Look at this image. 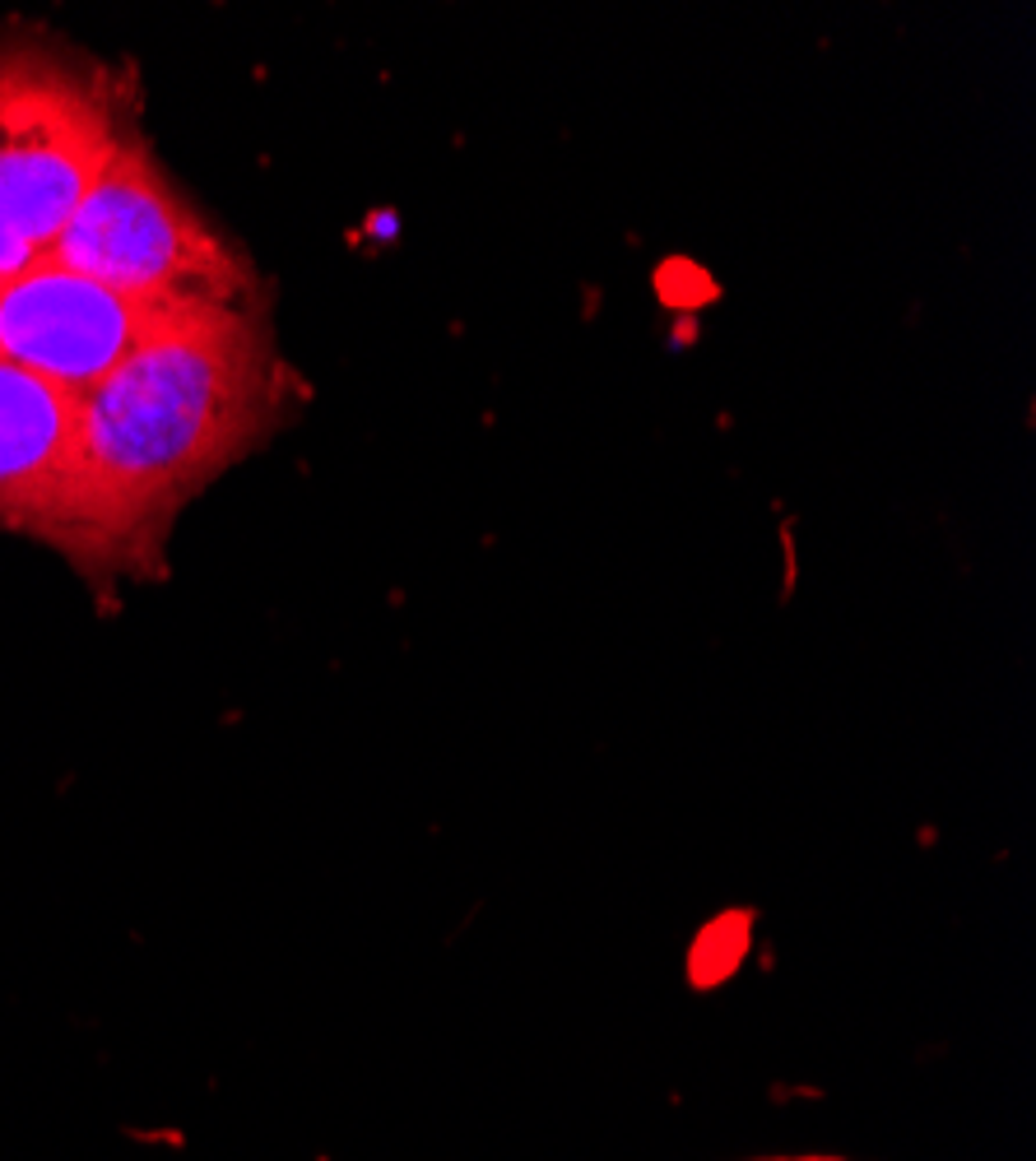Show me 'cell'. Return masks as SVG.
<instances>
[{"mask_svg":"<svg viewBox=\"0 0 1036 1161\" xmlns=\"http://www.w3.org/2000/svg\"><path fill=\"white\" fill-rule=\"evenodd\" d=\"M80 395L0 359V529L65 553Z\"/></svg>","mask_w":1036,"mask_h":1161,"instance_id":"5b68a950","label":"cell"},{"mask_svg":"<svg viewBox=\"0 0 1036 1161\" xmlns=\"http://www.w3.org/2000/svg\"><path fill=\"white\" fill-rule=\"evenodd\" d=\"M284 395L260 307H205L145 339L80 395L65 558L85 576H149L200 488L270 437Z\"/></svg>","mask_w":1036,"mask_h":1161,"instance_id":"6da1fadb","label":"cell"},{"mask_svg":"<svg viewBox=\"0 0 1036 1161\" xmlns=\"http://www.w3.org/2000/svg\"><path fill=\"white\" fill-rule=\"evenodd\" d=\"M195 312L205 307L130 297L61 270L56 260H38L0 284V359L70 395H85L145 339Z\"/></svg>","mask_w":1036,"mask_h":1161,"instance_id":"277c9868","label":"cell"},{"mask_svg":"<svg viewBox=\"0 0 1036 1161\" xmlns=\"http://www.w3.org/2000/svg\"><path fill=\"white\" fill-rule=\"evenodd\" d=\"M47 260L130 297L187 307H256V279L247 260L172 187V177L158 168L135 130L93 177Z\"/></svg>","mask_w":1036,"mask_h":1161,"instance_id":"3957f363","label":"cell"},{"mask_svg":"<svg viewBox=\"0 0 1036 1161\" xmlns=\"http://www.w3.org/2000/svg\"><path fill=\"white\" fill-rule=\"evenodd\" d=\"M126 135L103 70L43 43H0V284L47 260Z\"/></svg>","mask_w":1036,"mask_h":1161,"instance_id":"7a4b0ae2","label":"cell"}]
</instances>
